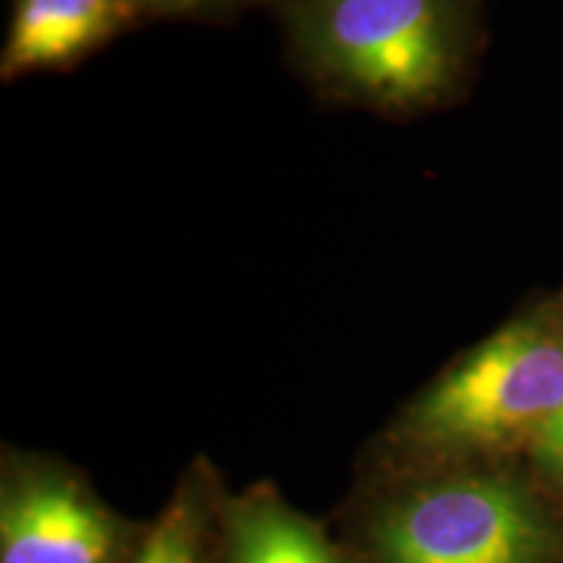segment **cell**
I'll return each mask as SVG.
<instances>
[{
  "mask_svg": "<svg viewBox=\"0 0 563 563\" xmlns=\"http://www.w3.org/2000/svg\"><path fill=\"white\" fill-rule=\"evenodd\" d=\"M277 11L308 74L350 100L410 112L452 87L481 0H277Z\"/></svg>",
  "mask_w": 563,
  "mask_h": 563,
  "instance_id": "cell-1",
  "label": "cell"
},
{
  "mask_svg": "<svg viewBox=\"0 0 563 563\" xmlns=\"http://www.w3.org/2000/svg\"><path fill=\"white\" fill-rule=\"evenodd\" d=\"M563 410V334L519 321L462 357L407 415V433L441 452H490L532 439Z\"/></svg>",
  "mask_w": 563,
  "mask_h": 563,
  "instance_id": "cell-2",
  "label": "cell"
},
{
  "mask_svg": "<svg viewBox=\"0 0 563 563\" xmlns=\"http://www.w3.org/2000/svg\"><path fill=\"white\" fill-rule=\"evenodd\" d=\"M553 540L519 485L485 475L422 485L376 530L382 563H548Z\"/></svg>",
  "mask_w": 563,
  "mask_h": 563,
  "instance_id": "cell-3",
  "label": "cell"
},
{
  "mask_svg": "<svg viewBox=\"0 0 563 563\" xmlns=\"http://www.w3.org/2000/svg\"><path fill=\"white\" fill-rule=\"evenodd\" d=\"M112 527L66 481H34L5 496L0 563H108Z\"/></svg>",
  "mask_w": 563,
  "mask_h": 563,
  "instance_id": "cell-4",
  "label": "cell"
},
{
  "mask_svg": "<svg viewBox=\"0 0 563 563\" xmlns=\"http://www.w3.org/2000/svg\"><path fill=\"white\" fill-rule=\"evenodd\" d=\"M141 19L131 0H11L0 74L19 79L68 68Z\"/></svg>",
  "mask_w": 563,
  "mask_h": 563,
  "instance_id": "cell-5",
  "label": "cell"
},
{
  "mask_svg": "<svg viewBox=\"0 0 563 563\" xmlns=\"http://www.w3.org/2000/svg\"><path fill=\"white\" fill-rule=\"evenodd\" d=\"M232 563H336V555L311 525L264 504L238 519Z\"/></svg>",
  "mask_w": 563,
  "mask_h": 563,
  "instance_id": "cell-6",
  "label": "cell"
},
{
  "mask_svg": "<svg viewBox=\"0 0 563 563\" xmlns=\"http://www.w3.org/2000/svg\"><path fill=\"white\" fill-rule=\"evenodd\" d=\"M131 563H201V514L191 498L167 506Z\"/></svg>",
  "mask_w": 563,
  "mask_h": 563,
  "instance_id": "cell-7",
  "label": "cell"
},
{
  "mask_svg": "<svg viewBox=\"0 0 563 563\" xmlns=\"http://www.w3.org/2000/svg\"><path fill=\"white\" fill-rule=\"evenodd\" d=\"M141 16L170 19H222L238 13L258 0H131Z\"/></svg>",
  "mask_w": 563,
  "mask_h": 563,
  "instance_id": "cell-8",
  "label": "cell"
},
{
  "mask_svg": "<svg viewBox=\"0 0 563 563\" xmlns=\"http://www.w3.org/2000/svg\"><path fill=\"white\" fill-rule=\"evenodd\" d=\"M534 454L548 473L563 481V410L545 422L534 435Z\"/></svg>",
  "mask_w": 563,
  "mask_h": 563,
  "instance_id": "cell-9",
  "label": "cell"
}]
</instances>
